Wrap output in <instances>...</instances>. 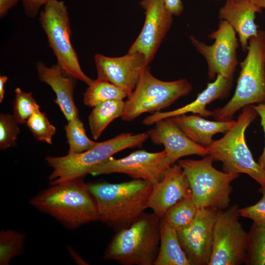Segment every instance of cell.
Returning a JSON list of instances; mask_svg holds the SVG:
<instances>
[{
    "label": "cell",
    "mask_w": 265,
    "mask_h": 265,
    "mask_svg": "<svg viewBox=\"0 0 265 265\" xmlns=\"http://www.w3.org/2000/svg\"><path fill=\"white\" fill-rule=\"evenodd\" d=\"M87 186L96 203L98 220L118 230L129 227L144 213L153 185L133 179L120 183H92Z\"/></svg>",
    "instance_id": "obj_1"
},
{
    "label": "cell",
    "mask_w": 265,
    "mask_h": 265,
    "mask_svg": "<svg viewBox=\"0 0 265 265\" xmlns=\"http://www.w3.org/2000/svg\"><path fill=\"white\" fill-rule=\"evenodd\" d=\"M83 178L51 185L30 198L29 203L69 230L97 221L96 203Z\"/></svg>",
    "instance_id": "obj_2"
},
{
    "label": "cell",
    "mask_w": 265,
    "mask_h": 265,
    "mask_svg": "<svg viewBox=\"0 0 265 265\" xmlns=\"http://www.w3.org/2000/svg\"><path fill=\"white\" fill-rule=\"evenodd\" d=\"M160 218L143 213L128 227L117 230L104 259L123 265H153L160 243Z\"/></svg>",
    "instance_id": "obj_3"
},
{
    "label": "cell",
    "mask_w": 265,
    "mask_h": 265,
    "mask_svg": "<svg viewBox=\"0 0 265 265\" xmlns=\"http://www.w3.org/2000/svg\"><path fill=\"white\" fill-rule=\"evenodd\" d=\"M148 132L134 134L123 132L107 140L96 142L83 152L62 157L48 156L45 160L53 169L48 177L51 185L84 178L95 167L122 150L138 146L144 142Z\"/></svg>",
    "instance_id": "obj_4"
},
{
    "label": "cell",
    "mask_w": 265,
    "mask_h": 265,
    "mask_svg": "<svg viewBox=\"0 0 265 265\" xmlns=\"http://www.w3.org/2000/svg\"><path fill=\"white\" fill-rule=\"evenodd\" d=\"M257 115L252 105L244 106L234 125L207 149L214 160L222 162L224 172L246 174L265 187V170L254 159L245 139L246 129Z\"/></svg>",
    "instance_id": "obj_5"
},
{
    "label": "cell",
    "mask_w": 265,
    "mask_h": 265,
    "mask_svg": "<svg viewBox=\"0 0 265 265\" xmlns=\"http://www.w3.org/2000/svg\"><path fill=\"white\" fill-rule=\"evenodd\" d=\"M265 31L259 30L249 41L247 53L240 63L241 70L234 95L223 107L212 111L215 120H232L244 106L265 102V67L264 52Z\"/></svg>",
    "instance_id": "obj_6"
},
{
    "label": "cell",
    "mask_w": 265,
    "mask_h": 265,
    "mask_svg": "<svg viewBox=\"0 0 265 265\" xmlns=\"http://www.w3.org/2000/svg\"><path fill=\"white\" fill-rule=\"evenodd\" d=\"M213 161L208 155L199 160L179 159L177 163L187 178L197 207L222 211L229 207L231 184L239 175L217 170L213 166Z\"/></svg>",
    "instance_id": "obj_7"
},
{
    "label": "cell",
    "mask_w": 265,
    "mask_h": 265,
    "mask_svg": "<svg viewBox=\"0 0 265 265\" xmlns=\"http://www.w3.org/2000/svg\"><path fill=\"white\" fill-rule=\"evenodd\" d=\"M192 89V85L186 79L166 81L157 79L147 66L125 101L121 119L130 122L143 113L159 112L187 95Z\"/></svg>",
    "instance_id": "obj_8"
},
{
    "label": "cell",
    "mask_w": 265,
    "mask_h": 265,
    "mask_svg": "<svg viewBox=\"0 0 265 265\" xmlns=\"http://www.w3.org/2000/svg\"><path fill=\"white\" fill-rule=\"evenodd\" d=\"M39 21L56 57V64L68 75L89 85L93 80L82 71L71 42L69 13L64 1L50 0L40 11Z\"/></svg>",
    "instance_id": "obj_9"
},
{
    "label": "cell",
    "mask_w": 265,
    "mask_h": 265,
    "mask_svg": "<svg viewBox=\"0 0 265 265\" xmlns=\"http://www.w3.org/2000/svg\"><path fill=\"white\" fill-rule=\"evenodd\" d=\"M237 204L219 211L215 221L212 253L209 265L245 263L248 232L239 221Z\"/></svg>",
    "instance_id": "obj_10"
},
{
    "label": "cell",
    "mask_w": 265,
    "mask_h": 265,
    "mask_svg": "<svg viewBox=\"0 0 265 265\" xmlns=\"http://www.w3.org/2000/svg\"><path fill=\"white\" fill-rule=\"evenodd\" d=\"M236 34L227 21L220 20L216 30L208 35L214 40L212 44L207 45L193 36H189L193 46L206 60L210 80H214L217 75H220L233 80L238 63L237 50L239 43Z\"/></svg>",
    "instance_id": "obj_11"
},
{
    "label": "cell",
    "mask_w": 265,
    "mask_h": 265,
    "mask_svg": "<svg viewBox=\"0 0 265 265\" xmlns=\"http://www.w3.org/2000/svg\"><path fill=\"white\" fill-rule=\"evenodd\" d=\"M172 165L164 150L158 152L139 150L121 159L111 157L93 168L90 174L122 173L133 179H141L155 185Z\"/></svg>",
    "instance_id": "obj_12"
},
{
    "label": "cell",
    "mask_w": 265,
    "mask_h": 265,
    "mask_svg": "<svg viewBox=\"0 0 265 265\" xmlns=\"http://www.w3.org/2000/svg\"><path fill=\"white\" fill-rule=\"evenodd\" d=\"M219 211L212 208L199 209L193 221L177 231L180 244L192 265H209L214 226Z\"/></svg>",
    "instance_id": "obj_13"
},
{
    "label": "cell",
    "mask_w": 265,
    "mask_h": 265,
    "mask_svg": "<svg viewBox=\"0 0 265 265\" xmlns=\"http://www.w3.org/2000/svg\"><path fill=\"white\" fill-rule=\"evenodd\" d=\"M139 4L145 10V21L128 52L140 54L148 65L171 26L173 15L163 0H142Z\"/></svg>",
    "instance_id": "obj_14"
},
{
    "label": "cell",
    "mask_w": 265,
    "mask_h": 265,
    "mask_svg": "<svg viewBox=\"0 0 265 265\" xmlns=\"http://www.w3.org/2000/svg\"><path fill=\"white\" fill-rule=\"evenodd\" d=\"M94 60L97 78L121 88L127 93L128 97L134 90L141 74L148 66L141 55L130 52L116 57L96 53Z\"/></svg>",
    "instance_id": "obj_15"
},
{
    "label": "cell",
    "mask_w": 265,
    "mask_h": 265,
    "mask_svg": "<svg viewBox=\"0 0 265 265\" xmlns=\"http://www.w3.org/2000/svg\"><path fill=\"white\" fill-rule=\"evenodd\" d=\"M154 125L147 132L149 138L154 144L164 146L172 164L186 156L209 155L207 148L189 139L170 118L160 120Z\"/></svg>",
    "instance_id": "obj_16"
},
{
    "label": "cell",
    "mask_w": 265,
    "mask_h": 265,
    "mask_svg": "<svg viewBox=\"0 0 265 265\" xmlns=\"http://www.w3.org/2000/svg\"><path fill=\"white\" fill-rule=\"evenodd\" d=\"M191 192L183 169L178 163H174L165 171L161 180L153 185L148 208L161 218L169 208Z\"/></svg>",
    "instance_id": "obj_17"
},
{
    "label": "cell",
    "mask_w": 265,
    "mask_h": 265,
    "mask_svg": "<svg viewBox=\"0 0 265 265\" xmlns=\"http://www.w3.org/2000/svg\"><path fill=\"white\" fill-rule=\"evenodd\" d=\"M36 68L39 80L49 85L55 93L56 99L54 101L67 120L79 117L74 99L77 80L65 73L57 64L48 67L39 61Z\"/></svg>",
    "instance_id": "obj_18"
},
{
    "label": "cell",
    "mask_w": 265,
    "mask_h": 265,
    "mask_svg": "<svg viewBox=\"0 0 265 265\" xmlns=\"http://www.w3.org/2000/svg\"><path fill=\"white\" fill-rule=\"evenodd\" d=\"M232 86V80L217 75L214 80L209 83L206 88L198 94L193 102L175 110L153 113L143 119V124L145 126H151L160 120L189 112L204 117L212 116V111L207 109L206 106L216 100L226 97L229 94Z\"/></svg>",
    "instance_id": "obj_19"
},
{
    "label": "cell",
    "mask_w": 265,
    "mask_h": 265,
    "mask_svg": "<svg viewBox=\"0 0 265 265\" xmlns=\"http://www.w3.org/2000/svg\"><path fill=\"white\" fill-rule=\"evenodd\" d=\"M262 9L249 0L226 1L219 10L218 17L227 21L238 34L243 51H247L250 39L258 35L255 20L257 13Z\"/></svg>",
    "instance_id": "obj_20"
},
{
    "label": "cell",
    "mask_w": 265,
    "mask_h": 265,
    "mask_svg": "<svg viewBox=\"0 0 265 265\" xmlns=\"http://www.w3.org/2000/svg\"><path fill=\"white\" fill-rule=\"evenodd\" d=\"M202 116L183 114L170 118L192 141L207 148L213 140L212 136L228 131L236 121H210Z\"/></svg>",
    "instance_id": "obj_21"
},
{
    "label": "cell",
    "mask_w": 265,
    "mask_h": 265,
    "mask_svg": "<svg viewBox=\"0 0 265 265\" xmlns=\"http://www.w3.org/2000/svg\"><path fill=\"white\" fill-rule=\"evenodd\" d=\"M153 265H192L180 244L177 231L162 218L159 249Z\"/></svg>",
    "instance_id": "obj_22"
},
{
    "label": "cell",
    "mask_w": 265,
    "mask_h": 265,
    "mask_svg": "<svg viewBox=\"0 0 265 265\" xmlns=\"http://www.w3.org/2000/svg\"><path fill=\"white\" fill-rule=\"evenodd\" d=\"M124 105V100H113L93 107L88 116V123L91 135L95 140L100 137L111 122L121 117Z\"/></svg>",
    "instance_id": "obj_23"
},
{
    "label": "cell",
    "mask_w": 265,
    "mask_h": 265,
    "mask_svg": "<svg viewBox=\"0 0 265 265\" xmlns=\"http://www.w3.org/2000/svg\"><path fill=\"white\" fill-rule=\"evenodd\" d=\"M83 95L84 104L93 107L97 105L110 100H124L127 93L113 83L97 78L88 85Z\"/></svg>",
    "instance_id": "obj_24"
},
{
    "label": "cell",
    "mask_w": 265,
    "mask_h": 265,
    "mask_svg": "<svg viewBox=\"0 0 265 265\" xmlns=\"http://www.w3.org/2000/svg\"><path fill=\"white\" fill-rule=\"evenodd\" d=\"M198 210L191 192L169 208L162 218L177 231L185 228L193 221Z\"/></svg>",
    "instance_id": "obj_25"
},
{
    "label": "cell",
    "mask_w": 265,
    "mask_h": 265,
    "mask_svg": "<svg viewBox=\"0 0 265 265\" xmlns=\"http://www.w3.org/2000/svg\"><path fill=\"white\" fill-rule=\"evenodd\" d=\"M244 264L265 265V221L253 222L248 232Z\"/></svg>",
    "instance_id": "obj_26"
},
{
    "label": "cell",
    "mask_w": 265,
    "mask_h": 265,
    "mask_svg": "<svg viewBox=\"0 0 265 265\" xmlns=\"http://www.w3.org/2000/svg\"><path fill=\"white\" fill-rule=\"evenodd\" d=\"M26 236L12 229L0 232V265H9L11 259L22 255L25 249Z\"/></svg>",
    "instance_id": "obj_27"
},
{
    "label": "cell",
    "mask_w": 265,
    "mask_h": 265,
    "mask_svg": "<svg viewBox=\"0 0 265 265\" xmlns=\"http://www.w3.org/2000/svg\"><path fill=\"white\" fill-rule=\"evenodd\" d=\"M64 130L69 145L68 154L83 152L96 143L87 137L84 125L79 117L68 121Z\"/></svg>",
    "instance_id": "obj_28"
},
{
    "label": "cell",
    "mask_w": 265,
    "mask_h": 265,
    "mask_svg": "<svg viewBox=\"0 0 265 265\" xmlns=\"http://www.w3.org/2000/svg\"><path fill=\"white\" fill-rule=\"evenodd\" d=\"M26 125L37 140L52 144V139L56 132V128L50 122L46 114L37 109L29 117Z\"/></svg>",
    "instance_id": "obj_29"
},
{
    "label": "cell",
    "mask_w": 265,
    "mask_h": 265,
    "mask_svg": "<svg viewBox=\"0 0 265 265\" xmlns=\"http://www.w3.org/2000/svg\"><path fill=\"white\" fill-rule=\"evenodd\" d=\"M14 92L13 116L19 124H25L40 106L31 92H24L19 87L16 88Z\"/></svg>",
    "instance_id": "obj_30"
},
{
    "label": "cell",
    "mask_w": 265,
    "mask_h": 265,
    "mask_svg": "<svg viewBox=\"0 0 265 265\" xmlns=\"http://www.w3.org/2000/svg\"><path fill=\"white\" fill-rule=\"evenodd\" d=\"M19 124L13 115L0 114V149L4 150L16 145V141L20 133Z\"/></svg>",
    "instance_id": "obj_31"
},
{
    "label": "cell",
    "mask_w": 265,
    "mask_h": 265,
    "mask_svg": "<svg viewBox=\"0 0 265 265\" xmlns=\"http://www.w3.org/2000/svg\"><path fill=\"white\" fill-rule=\"evenodd\" d=\"M259 192L262 194L261 199L254 205L239 208L240 216L247 218L253 222L265 221V187H261Z\"/></svg>",
    "instance_id": "obj_32"
},
{
    "label": "cell",
    "mask_w": 265,
    "mask_h": 265,
    "mask_svg": "<svg viewBox=\"0 0 265 265\" xmlns=\"http://www.w3.org/2000/svg\"><path fill=\"white\" fill-rule=\"evenodd\" d=\"M25 15L29 18H35L41 6L51 0H21Z\"/></svg>",
    "instance_id": "obj_33"
},
{
    "label": "cell",
    "mask_w": 265,
    "mask_h": 265,
    "mask_svg": "<svg viewBox=\"0 0 265 265\" xmlns=\"http://www.w3.org/2000/svg\"><path fill=\"white\" fill-rule=\"evenodd\" d=\"M252 106L258 115L260 116L261 125L263 129L265 139V102L258 104L257 105H252ZM258 163L265 170V140L263 151L258 159Z\"/></svg>",
    "instance_id": "obj_34"
},
{
    "label": "cell",
    "mask_w": 265,
    "mask_h": 265,
    "mask_svg": "<svg viewBox=\"0 0 265 265\" xmlns=\"http://www.w3.org/2000/svg\"><path fill=\"white\" fill-rule=\"evenodd\" d=\"M168 10L174 16L180 15L184 10L181 0H163Z\"/></svg>",
    "instance_id": "obj_35"
},
{
    "label": "cell",
    "mask_w": 265,
    "mask_h": 265,
    "mask_svg": "<svg viewBox=\"0 0 265 265\" xmlns=\"http://www.w3.org/2000/svg\"><path fill=\"white\" fill-rule=\"evenodd\" d=\"M20 0H0V17L2 18Z\"/></svg>",
    "instance_id": "obj_36"
},
{
    "label": "cell",
    "mask_w": 265,
    "mask_h": 265,
    "mask_svg": "<svg viewBox=\"0 0 265 265\" xmlns=\"http://www.w3.org/2000/svg\"><path fill=\"white\" fill-rule=\"evenodd\" d=\"M8 80V77L5 76H0V103H1L3 102L5 90V85Z\"/></svg>",
    "instance_id": "obj_37"
},
{
    "label": "cell",
    "mask_w": 265,
    "mask_h": 265,
    "mask_svg": "<svg viewBox=\"0 0 265 265\" xmlns=\"http://www.w3.org/2000/svg\"><path fill=\"white\" fill-rule=\"evenodd\" d=\"M255 5L261 8H265V0H249Z\"/></svg>",
    "instance_id": "obj_38"
},
{
    "label": "cell",
    "mask_w": 265,
    "mask_h": 265,
    "mask_svg": "<svg viewBox=\"0 0 265 265\" xmlns=\"http://www.w3.org/2000/svg\"><path fill=\"white\" fill-rule=\"evenodd\" d=\"M264 63H265V45H264Z\"/></svg>",
    "instance_id": "obj_39"
},
{
    "label": "cell",
    "mask_w": 265,
    "mask_h": 265,
    "mask_svg": "<svg viewBox=\"0 0 265 265\" xmlns=\"http://www.w3.org/2000/svg\"><path fill=\"white\" fill-rule=\"evenodd\" d=\"M238 0H226V1H235Z\"/></svg>",
    "instance_id": "obj_40"
}]
</instances>
